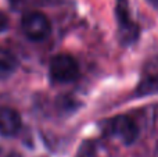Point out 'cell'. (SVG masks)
<instances>
[{"instance_id": "obj_1", "label": "cell", "mask_w": 158, "mask_h": 157, "mask_svg": "<svg viewBox=\"0 0 158 157\" xmlns=\"http://www.w3.org/2000/svg\"><path fill=\"white\" fill-rule=\"evenodd\" d=\"M49 74L52 81L56 83L72 82L77 79L79 74V66L72 56L58 54L54 56L50 61Z\"/></svg>"}, {"instance_id": "obj_6", "label": "cell", "mask_w": 158, "mask_h": 157, "mask_svg": "<svg viewBox=\"0 0 158 157\" xmlns=\"http://www.w3.org/2000/svg\"><path fill=\"white\" fill-rule=\"evenodd\" d=\"M18 68V60L11 52L0 49V79L13 75Z\"/></svg>"}, {"instance_id": "obj_7", "label": "cell", "mask_w": 158, "mask_h": 157, "mask_svg": "<svg viewBox=\"0 0 158 157\" xmlns=\"http://www.w3.org/2000/svg\"><path fill=\"white\" fill-rule=\"evenodd\" d=\"M158 92V72L153 75H148L144 78L142 85L139 86V93L140 95H148V93H156Z\"/></svg>"}, {"instance_id": "obj_3", "label": "cell", "mask_w": 158, "mask_h": 157, "mask_svg": "<svg viewBox=\"0 0 158 157\" xmlns=\"http://www.w3.org/2000/svg\"><path fill=\"white\" fill-rule=\"evenodd\" d=\"M115 15L118 21V32L122 45H131L139 36V27L131 18L128 0H117L115 2Z\"/></svg>"}, {"instance_id": "obj_2", "label": "cell", "mask_w": 158, "mask_h": 157, "mask_svg": "<svg viewBox=\"0 0 158 157\" xmlns=\"http://www.w3.org/2000/svg\"><path fill=\"white\" fill-rule=\"evenodd\" d=\"M104 131L107 135L119 139L125 145L133 143L139 135V128L136 122L128 116H117L108 120L104 125Z\"/></svg>"}, {"instance_id": "obj_8", "label": "cell", "mask_w": 158, "mask_h": 157, "mask_svg": "<svg viewBox=\"0 0 158 157\" xmlns=\"http://www.w3.org/2000/svg\"><path fill=\"white\" fill-rule=\"evenodd\" d=\"M8 28V18L6 17V14L0 13V33L4 32Z\"/></svg>"}, {"instance_id": "obj_5", "label": "cell", "mask_w": 158, "mask_h": 157, "mask_svg": "<svg viewBox=\"0 0 158 157\" xmlns=\"http://www.w3.org/2000/svg\"><path fill=\"white\" fill-rule=\"evenodd\" d=\"M21 128V117L18 111L11 107H0V134L13 136Z\"/></svg>"}, {"instance_id": "obj_4", "label": "cell", "mask_w": 158, "mask_h": 157, "mask_svg": "<svg viewBox=\"0 0 158 157\" xmlns=\"http://www.w3.org/2000/svg\"><path fill=\"white\" fill-rule=\"evenodd\" d=\"M21 28L25 36L35 42L46 39L52 32V24L49 18L39 11H31L25 14L21 19Z\"/></svg>"}, {"instance_id": "obj_9", "label": "cell", "mask_w": 158, "mask_h": 157, "mask_svg": "<svg viewBox=\"0 0 158 157\" xmlns=\"http://www.w3.org/2000/svg\"><path fill=\"white\" fill-rule=\"evenodd\" d=\"M150 2H154V3H158V0H150Z\"/></svg>"}]
</instances>
